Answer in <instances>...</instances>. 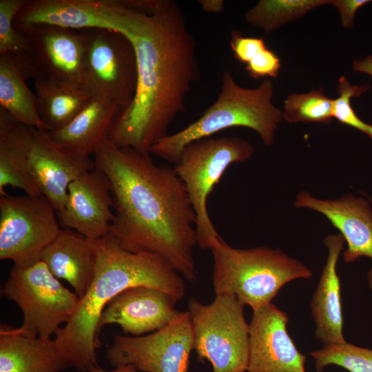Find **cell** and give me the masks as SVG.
<instances>
[{"label":"cell","instance_id":"6da1fadb","mask_svg":"<svg viewBox=\"0 0 372 372\" xmlns=\"http://www.w3.org/2000/svg\"><path fill=\"white\" fill-rule=\"evenodd\" d=\"M130 14L122 34L135 50L138 79L133 100L118 114L108 140L118 147L151 154L200 77L196 43L174 0H127Z\"/></svg>","mask_w":372,"mask_h":372},{"label":"cell","instance_id":"7a4b0ae2","mask_svg":"<svg viewBox=\"0 0 372 372\" xmlns=\"http://www.w3.org/2000/svg\"><path fill=\"white\" fill-rule=\"evenodd\" d=\"M93 156L111 184L114 218L110 233L126 250L158 254L188 282H196V215L174 167L108 139Z\"/></svg>","mask_w":372,"mask_h":372},{"label":"cell","instance_id":"3957f363","mask_svg":"<svg viewBox=\"0 0 372 372\" xmlns=\"http://www.w3.org/2000/svg\"><path fill=\"white\" fill-rule=\"evenodd\" d=\"M95 242L96 260L91 283L79 298L70 321L53 339L63 370L73 368L90 372L98 366L99 318L107 304L122 291L134 287H151L178 300L186 293L184 279L162 256L127 251L110 233Z\"/></svg>","mask_w":372,"mask_h":372},{"label":"cell","instance_id":"277c9868","mask_svg":"<svg viewBox=\"0 0 372 372\" xmlns=\"http://www.w3.org/2000/svg\"><path fill=\"white\" fill-rule=\"evenodd\" d=\"M273 85L263 80L255 88L240 86L231 72L226 70L215 101L195 121L172 134H168L151 149V154L176 164L183 149L194 141L234 127L255 131L262 143L271 146L284 112L273 105Z\"/></svg>","mask_w":372,"mask_h":372},{"label":"cell","instance_id":"5b68a950","mask_svg":"<svg viewBox=\"0 0 372 372\" xmlns=\"http://www.w3.org/2000/svg\"><path fill=\"white\" fill-rule=\"evenodd\" d=\"M210 250L216 295L234 296L253 311L271 303L287 283L311 276L305 265L280 249L265 247L236 249L223 239Z\"/></svg>","mask_w":372,"mask_h":372},{"label":"cell","instance_id":"8992f818","mask_svg":"<svg viewBox=\"0 0 372 372\" xmlns=\"http://www.w3.org/2000/svg\"><path fill=\"white\" fill-rule=\"evenodd\" d=\"M254 148L238 137L205 138L183 149L174 169L184 183L196 215L197 245L211 249L223 240L211 222L207 200L227 169L250 159Z\"/></svg>","mask_w":372,"mask_h":372},{"label":"cell","instance_id":"52a82bcc","mask_svg":"<svg viewBox=\"0 0 372 372\" xmlns=\"http://www.w3.org/2000/svg\"><path fill=\"white\" fill-rule=\"evenodd\" d=\"M245 305L232 295L216 294L209 304L196 298L188 302L194 350L207 360L212 372H245L249 355V325Z\"/></svg>","mask_w":372,"mask_h":372},{"label":"cell","instance_id":"ba28073f","mask_svg":"<svg viewBox=\"0 0 372 372\" xmlns=\"http://www.w3.org/2000/svg\"><path fill=\"white\" fill-rule=\"evenodd\" d=\"M23 312L18 330L28 335L51 338L72 317L79 297L64 287L39 260L31 265H14L1 289Z\"/></svg>","mask_w":372,"mask_h":372},{"label":"cell","instance_id":"9c48e42d","mask_svg":"<svg viewBox=\"0 0 372 372\" xmlns=\"http://www.w3.org/2000/svg\"><path fill=\"white\" fill-rule=\"evenodd\" d=\"M84 44V88L125 110L135 94L138 68L134 48L123 34L107 28L79 30Z\"/></svg>","mask_w":372,"mask_h":372},{"label":"cell","instance_id":"30bf717a","mask_svg":"<svg viewBox=\"0 0 372 372\" xmlns=\"http://www.w3.org/2000/svg\"><path fill=\"white\" fill-rule=\"evenodd\" d=\"M56 211L43 194L0 196V259L26 267L41 260L61 229Z\"/></svg>","mask_w":372,"mask_h":372},{"label":"cell","instance_id":"8fae6325","mask_svg":"<svg viewBox=\"0 0 372 372\" xmlns=\"http://www.w3.org/2000/svg\"><path fill=\"white\" fill-rule=\"evenodd\" d=\"M194 333L189 312L147 335L115 334L106 358L114 367L134 366L142 372H189Z\"/></svg>","mask_w":372,"mask_h":372},{"label":"cell","instance_id":"7c38bea8","mask_svg":"<svg viewBox=\"0 0 372 372\" xmlns=\"http://www.w3.org/2000/svg\"><path fill=\"white\" fill-rule=\"evenodd\" d=\"M28 51L17 67L25 80L48 79L84 87V44L79 30L49 24L17 29Z\"/></svg>","mask_w":372,"mask_h":372},{"label":"cell","instance_id":"4fadbf2b","mask_svg":"<svg viewBox=\"0 0 372 372\" xmlns=\"http://www.w3.org/2000/svg\"><path fill=\"white\" fill-rule=\"evenodd\" d=\"M125 0H30L14 19L17 29L49 24L67 29L107 28L123 32Z\"/></svg>","mask_w":372,"mask_h":372},{"label":"cell","instance_id":"5bb4252c","mask_svg":"<svg viewBox=\"0 0 372 372\" xmlns=\"http://www.w3.org/2000/svg\"><path fill=\"white\" fill-rule=\"evenodd\" d=\"M287 314L270 303L253 311L245 372H305L306 356L288 333Z\"/></svg>","mask_w":372,"mask_h":372},{"label":"cell","instance_id":"9a60e30c","mask_svg":"<svg viewBox=\"0 0 372 372\" xmlns=\"http://www.w3.org/2000/svg\"><path fill=\"white\" fill-rule=\"evenodd\" d=\"M56 215L63 229L93 240L107 235L114 214L111 184L105 173L95 167L72 181L65 206Z\"/></svg>","mask_w":372,"mask_h":372},{"label":"cell","instance_id":"2e32d148","mask_svg":"<svg viewBox=\"0 0 372 372\" xmlns=\"http://www.w3.org/2000/svg\"><path fill=\"white\" fill-rule=\"evenodd\" d=\"M29 170L41 193L61 211L70 184L95 168L94 158L56 144L49 132L34 129L28 157Z\"/></svg>","mask_w":372,"mask_h":372},{"label":"cell","instance_id":"e0dca14e","mask_svg":"<svg viewBox=\"0 0 372 372\" xmlns=\"http://www.w3.org/2000/svg\"><path fill=\"white\" fill-rule=\"evenodd\" d=\"M177 301L172 294L154 287L127 289L114 297L103 311L98 335L103 327L112 324L119 325L130 336L158 331L180 315L182 311L175 307Z\"/></svg>","mask_w":372,"mask_h":372},{"label":"cell","instance_id":"ac0fdd59","mask_svg":"<svg viewBox=\"0 0 372 372\" xmlns=\"http://www.w3.org/2000/svg\"><path fill=\"white\" fill-rule=\"evenodd\" d=\"M293 205L296 208H308L323 214L340 231L347 243L343 254L345 262H355L362 256L372 260V208L369 200L351 194L323 200L302 191ZM368 278L372 289V269Z\"/></svg>","mask_w":372,"mask_h":372},{"label":"cell","instance_id":"d6986e66","mask_svg":"<svg viewBox=\"0 0 372 372\" xmlns=\"http://www.w3.org/2000/svg\"><path fill=\"white\" fill-rule=\"evenodd\" d=\"M328 256L317 289L311 302V309L316 324V337L324 345L342 344L343 316L340 281L337 264L344 239L340 234H331L324 240Z\"/></svg>","mask_w":372,"mask_h":372},{"label":"cell","instance_id":"ffe728a7","mask_svg":"<svg viewBox=\"0 0 372 372\" xmlns=\"http://www.w3.org/2000/svg\"><path fill=\"white\" fill-rule=\"evenodd\" d=\"M96 260L95 240L70 229H62L41 258L51 273L67 281L79 298L91 283Z\"/></svg>","mask_w":372,"mask_h":372},{"label":"cell","instance_id":"44dd1931","mask_svg":"<svg viewBox=\"0 0 372 372\" xmlns=\"http://www.w3.org/2000/svg\"><path fill=\"white\" fill-rule=\"evenodd\" d=\"M34 131L0 107V196L7 194V186L30 196L42 194L28 167Z\"/></svg>","mask_w":372,"mask_h":372},{"label":"cell","instance_id":"7402d4cb","mask_svg":"<svg viewBox=\"0 0 372 372\" xmlns=\"http://www.w3.org/2000/svg\"><path fill=\"white\" fill-rule=\"evenodd\" d=\"M121 112V109L115 103L94 96L67 125L48 132L59 145L83 155H94L108 139L112 125Z\"/></svg>","mask_w":372,"mask_h":372},{"label":"cell","instance_id":"603a6c76","mask_svg":"<svg viewBox=\"0 0 372 372\" xmlns=\"http://www.w3.org/2000/svg\"><path fill=\"white\" fill-rule=\"evenodd\" d=\"M54 340L33 337L1 325L0 372H61Z\"/></svg>","mask_w":372,"mask_h":372},{"label":"cell","instance_id":"cb8c5ba5","mask_svg":"<svg viewBox=\"0 0 372 372\" xmlns=\"http://www.w3.org/2000/svg\"><path fill=\"white\" fill-rule=\"evenodd\" d=\"M34 90L39 115L49 132L67 125L94 96L83 87L48 79L34 80Z\"/></svg>","mask_w":372,"mask_h":372},{"label":"cell","instance_id":"d4e9b609","mask_svg":"<svg viewBox=\"0 0 372 372\" xmlns=\"http://www.w3.org/2000/svg\"><path fill=\"white\" fill-rule=\"evenodd\" d=\"M0 107L28 127L48 130L39 115L34 92L8 55H0Z\"/></svg>","mask_w":372,"mask_h":372},{"label":"cell","instance_id":"484cf974","mask_svg":"<svg viewBox=\"0 0 372 372\" xmlns=\"http://www.w3.org/2000/svg\"><path fill=\"white\" fill-rule=\"evenodd\" d=\"M331 0H261L245 14L246 21L266 34L296 20Z\"/></svg>","mask_w":372,"mask_h":372},{"label":"cell","instance_id":"4316f807","mask_svg":"<svg viewBox=\"0 0 372 372\" xmlns=\"http://www.w3.org/2000/svg\"><path fill=\"white\" fill-rule=\"evenodd\" d=\"M284 103V119L289 123L329 124L333 118V99L327 97L321 90L291 94Z\"/></svg>","mask_w":372,"mask_h":372},{"label":"cell","instance_id":"83f0119b","mask_svg":"<svg viewBox=\"0 0 372 372\" xmlns=\"http://www.w3.org/2000/svg\"><path fill=\"white\" fill-rule=\"evenodd\" d=\"M316 369L321 372L329 365H335L349 372H372V349L362 348L347 342L324 345L310 353Z\"/></svg>","mask_w":372,"mask_h":372},{"label":"cell","instance_id":"f1b7e54d","mask_svg":"<svg viewBox=\"0 0 372 372\" xmlns=\"http://www.w3.org/2000/svg\"><path fill=\"white\" fill-rule=\"evenodd\" d=\"M30 0H0V55H8L18 67L23 62L28 45L14 22Z\"/></svg>","mask_w":372,"mask_h":372},{"label":"cell","instance_id":"f546056e","mask_svg":"<svg viewBox=\"0 0 372 372\" xmlns=\"http://www.w3.org/2000/svg\"><path fill=\"white\" fill-rule=\"evenodd\" d=\"M371 87V85H351L345 76H341L337 87L338 98L333 99V115L339 122L366 134L372 139V125L362 121L351 105L353 98L360 96Z\"/></svg>","mask_w":372,"mask_h":372},{"label":"cell","instance_id":"4dcf8cb0","mask_svg":"<svg viewBox=\"0 0 372 372\" xmlns=\"http://www.w3.org/2000/svg\"><path fill=\"white\" fill-rule=\"evenodd\" d=\"M229 45L234 59L245 65L267 48L263 37H245L237 30L231 32Z\"/></svg>","mask_w":372,"mask_h":372},{"label":"cell","instance_id":"1f68e13d","mask_svg":"<svg viewBox=\"0 0 372 372\" xmlns=\"http://www.w3.org/2000/svg\"><path fill=\"white\" fill-rule=\"evenodd\" d=\"M280 68L279 57L268 48L259 52L245 65V70L249 76L255 79L267 76L276 77Z\"/></svg>","mask_w":372,"mask_h":372},{"label":"cell","instance_id":"d6a6232c","mask_svg":"<svg viewBox=\"0 0 372 372\" xmlns=\"http://www.w3.org/2000/svg\"><path fill=\"white\" fill-rule=\"evenodd\" d=\"M370 0H331V5L334 6L340 15L341 25L344 28H351L355 19V13Z\"/></svg>","mask_w":372,"mask_h":372},{"label":"cell","instance_id":"836d02e7","mask_svg":"<svg viewBox=\"0 0 372 372\" xmlns=\"http://www.w3.org/2000/svg\"><path fill=\"white\" fill-rule=\"evenodd\" d=\"M352 68L356 72L372 76V55L355 59Z\"/></svg>","mask_w":372,"mask_h":372},{"label":"cell","instance_id":"e575fe53","mask_svg":"<svg viewBox=\"0 0 372 372\" xmlns=\"http://www.w3.org/2000/svg\"><path fill=\"white\" fill-rule=\"evenodd\" d=\"M198 3L201 9L208 13H220L224 10L225 7L223 0H200Z\"/></svg>","mask_w":372,"mask_h":372},{"label":"cell","instance_id":"d590c367","mask_svg":"<svg viewBox=\"0 0 372 372\" xmlns=\"http://www.w3.org/2000/svg\"><path fill=\"white\" fill-rule=\"evenodd\" d=\"M90 372H139L134 366L126 365L116 367L112 371H106L99 366L93 367Z\"/></svg>","mask_w":372,"mask_h":372},{"label":"cell","instance_id":"8d00e7d4","mask_svg":"<svg viewBox=\"0 0 372 372\" xmlns=\"http://www.w3.org/2000/svg\"><path fill=\"white\" fill-rule=\"evenodd\" d=\"M369 201L372 203V197L369 198Z\"/></svg>","mask_w":372,"mask_h":372}]
</instances>
